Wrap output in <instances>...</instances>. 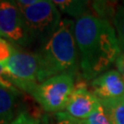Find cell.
Wrapping results in <instances>:
<instances>
[{
    "instance_id": "obj_1",
    "label": "cell",
    "mask_w": 124,
    "mask_h": 124,
    "mask_svg": "<svg viewBox=\"0 0 124 124\" xmlns=\"http://www.w3.org/2000/svg\"><path fill=\"white\" fill-rule=\"evenodd\" d=\"M74 33L85 79L93 80L106 72L121 53L115 29L107 19L84 15L75 22Z\"/></svg>"
},
{
    "instance_id": "obj_2",
    "label": "cell",
    "mask_w": 124,
    "mask_h": 124,
    "mask_svg": "<svg viewBox=\"0 0 124 124\" xmlns=\"http://www.w3.org/2000/svg\"><path fill=\"white\" fill-rule=\"evenodd\" d=\"M74 28V20L62 19L53 35L35 53L39 61V84L61 74H76L79 53Z\"/></svg>"
},
{
    "instance_id": "obj_3",
    "label": "cell",
    "mask_w": 124,
    "mask_h": 124,
    "mask_svg": "<svg viewBox=\"0 0 124 124\" xmlns=\"http://www.w3.org/2000/svg\"><path fill=\"white\" fill-rule=\"evenodd\" d=\"M75 74L64 73L53 76L39 84L31 96L47 112H62L66 108L75 90Z\"/></svg>"
},
{
    "instance_id": "obj_4",
    "label": "cell",
    "mask_w": 124,
    "mask_h": 124,
    "mask_svg": "<svg viewBox=\"0 0 124 124\" xmlns=\"http://www.w3.org/2000/svg\"><path fill=\"white\" fill-rule=\"evenodd\" d=\"M20 10L32 42L39 40L42 44L53 35L62 21L61 12L53 1L39 0L37 4Z\"/></svg>"
},
{
    "instance_id": "obj_5",
    "label": "cell",
    "mask_w": 124,
    "mask_h": 124,
    "mask_svg": "<svg viewBox=\"0 0 124 124\" xmlns=\"http://www.w3.org/2000/svg\"><path fill=\"white\" fill-rule=\"evenodd\" d=\"M4 66L9 82L18 90L31 94L39 85V61L36 53L15 49Z\"/></svg>"
},
{
    "instance_id": "obj_6",
    "label": "cell",
    "mask_w": 124,
    "mask_h": 124,
    "mask_svg": "<svg viewBox=\"0 0 124 124\" xmlns=\"http://www.w3.org/2000/svg\"><path fill=\"white\" fill-rule=\"evenodd\" d=\"M0 37L14 47H26L32 42L22 12L15 1L0 0Z\"/></svg>"
},
{
    "instance_id": "obj_7",
    "label": "cell",
    "mask_w": 124,
    "mask_h": 124,
    "mask_svg": "<svg viewBox=\"0 0 124 124\" xmlns=\"http://www.w3.org/2000/svg\"><path fill=\"white\" fill-rule=\"evenodd\" d=\"M100 100L84 85L75 86L65 108V112L78 120H84L98 108Z\"/></svg>"
},
{
    "instance_id": "obj_8",
    "label": "cell",
    "mask_w": 124,
    "mask_h": 124,
    "mask_svg": "<svg viewBox=\"0 0 124 124\" xmlns=\"http://www.w3.org/2000/svg\"><path fill=\"white\" fill-rule=\"evenodd\" d=\"M94 95L99 100L124 96V80L117 70H108L91 81Z\"/></svg>"
},
{
    "instance_id": "obj_9",
    "label": "cell",
    "mask_w": 124,
    "mask_h": 124,
    "mask_svg": "<svg viewBox=\"0 0 124 124\" xmlns=\"http://www.w3.org/2000/svg\"><path fill=\"white\" fill-rule=\"evenodd\" d=\"M18 94L0 85V124H9L13 120Z\"/></svg>"
},
{
    "instance_id": "obj_10",
    "label": "cell",
    "mask_w": 124,
    "mask_h": 124,
    "mask_svg": "<svg viewBox=\"0 0 124 124\" xmlns=\"http://www.w3.org/2000/svg\"><path fill=\"white\" fill-rule=\"evenodd\" d=\"M111 124H124V96L100 100Z\"/></svg>"
},
{
    "instance_id": "obj_11",
    "label": "cell",
    "mask_w": 124,
    "mask_h": 124,
    "mask_svg": "<svg viewBox=\"0 0 124 124\" xmlns=\"http://www.w3.org/2000/svg\"><path fill=\"white\" fill-rule=\"evenodd\" d=\"M53 3L60 11L71 16L73 18H79L86 15L88 1L85 0H57Z\"/></svg>"
},
{
    "instance_id": "obj_12",
    "label": "cell",
    "mask_w": 124,
    "mask_h": 124,
    "mask_svg": "<svg viewBox=\"0 0 124 124\" xmlns=\"http://www.w3.org/2000/svg\"><path fill=\"white\" fill-rule=\"evenodd\" d=\"M112 22L119 40L120 53H124V4L118 7L112 18Z\"/></svg>"
},
{
    "instance_id": "obj_13",
    "label": "cell",
    "mask_w": 124,
    "mask_h": 124,
    "mask_svg": "<svg viewBox=\"0 0 124 124\" xmlns=\"http://www.w3.org/2000/svg\"><path fill=\"white\" fill-rule=\"evenodd\" d=\"M93 10L97 13V17L99 18L108 20V17H114L117 8H114L112 4L108 1H94L91 4Z\"/></svg>"
},
{
    "instance_id": "obj_14",
    "label": "cell",
    "mask_w": 124,
    "mask_h": 124,
    "mask_svg": "<svg viewBox=\"0 0 124 124\" xmlns=\"http://www.w3.org/2000/svg\"><path fill=\"white\" fill-rule=\"evenodd\" d=\"M80 121L82 122V124H111L101 103L95 110V112H93L87 119Z\"/></svg>"
},
{
    "instance_id": "obj_15",
    "label": "cell",
    "mask_w": 124,
    "mask_h": 124,
    "mask_svg": "<svg viewBox=\"0 0 124 124\" xmlns=\"http://www.w3.org/2000/svg\"><path fill=\"white\" fill-rule=\"evenodd\" d=\"M15 49L16 48L10 42L0 37V64L1 65H4L8 61V59L13 54Z\"/></svg>"
},
{
    "instance_id": "obj_16",
    "label": "cell",
    "mask_w": 124,
    "mask_h": 124,
    "mask_svg": "<svg viewBox=\"0 0 124 124\" xmlns=\"http://www.w3.org/2000/svg\"><path fill=\"white\" fill-rule=\"evenodd\" d=\"M53 124H82V122L73 118L66 112L62 111L54 114Z\"/></svg>"
},
{
    "instance_id": "obj_17",
    "label": "cell",
    "mask_w": 124,
    "mask_h": 124,
    "mask_svg": "<svg viewBox=\"0 0 124 124\" xmlns=\"http://www.w3.org/2000/svg\"><path fill=\"white\" fill-rule=\"evenodd\" d=\"M9 124H40V120L28 113H20Z\"/></svg>"
},
{
    "instance_id": "obj_18",
    "label": "cell",
    "mask_w": 124,
    "mask_h": 124,
    "mask_svg": "<svg viewBox=\"0 0 124 124\" xmlns=\"http://www.w3.org/2000/svg\"><path fill=\"white\" fill-rule=\"evenodd\" d=\"M0 85L11 89V90L16 91V92H19V90H18L16 87H14L13 85L9 82L8 72H7L4 65H1V64H0Z\"/></svg>"
},
{
    "instance_id": "obj_19",
    "label": "cell",
    "mask_w": 124,
    "mask_h": 124,
    "mask_svg": "<svg viewBox=\"0 0 124 124\" xmlns=\"http://www.w3.org/2000/svg\"><path fill=\"white\" fill-rule=\"evenodd\" d=\"M116 65H117V71L119 72L121 75V77L124 80V53H120V55L116 61Z\"/></svg>"
},
{
    "instance_id": "obj_20",
    "label": "cell",
    "mask_w": 124,
    "mask_h": 124,
    "mask_svg": "<svg viewBox=\"0 0 124 124\" xmlns=\"http://www.w3.org/2000/svg\"><path fill=\"white\" fill-rule=\"evenodd\" d=\"M15 2L18 6V8H28V7L37 4L39 2V0H18V1H15Z\"/></svg>"
},
{
    "instance_id": "obj_21",
    "label": "cell",
    "mask_w": 124,
    "mask_h": 124,
    "mask_svg": "<svg viewBox=\"0 0 124 124\" xmlns=\"http://www.w3.org/2000/svg\"><path fill=\"white\" fill-rule=\"evenodd\" d=\"M40 124H53V121H51V120H49V118L47 116H45L40 120Z\"/></svg>"
},
{
    "instance_id": "obj_22",
    "label": "cell",
    "mask_w": 124,
    "mask_h": 124,
    "mask_svg": "<svg viewBox=\"0 0 124 124\" xmlns=\"http://www.w3.org/2000/svg\"><path fill=\"white\" fill-rule=\"evenodd\" d=\"M123 4H124V2H123Z\"/></svg>"
}]
</instances>
